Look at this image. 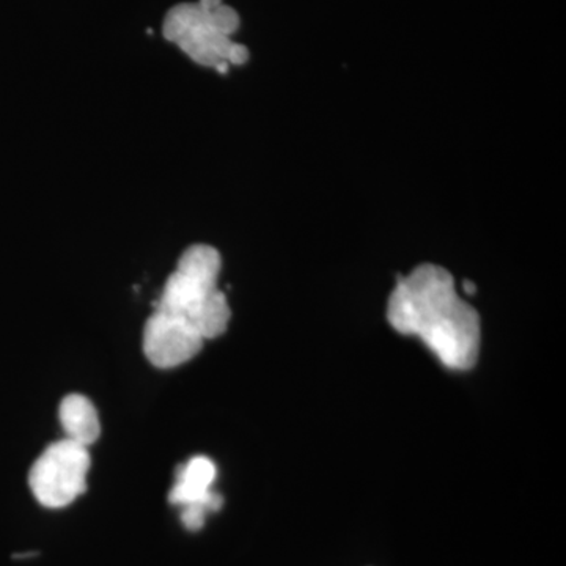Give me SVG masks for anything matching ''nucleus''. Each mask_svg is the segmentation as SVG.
Returning a JSON list of instances; mask_svg holds the SVG:
<instances>
[{"mask_svg": "<svg viewBox=\"0 0 566 566\" xmlns=\"http://www.w3.org/2000/svg\"><path fill=\"white\" fill-rule=\"evenodd\" d=\"M397 333L415 335L450 370L474 367L480 349V318L458 293L452 274L422 264L398 279L387 305Z\"/></svg>", "mask_w": 566, "mask_h": 566, "instance_id": "nucleus-1", "label": "nucleus"}, {"mask_svg": "<svg viewBox=\"0 0 566 566\" xmlns=\"http://www.w3.org/2000/svg\"><path fill=\"white\" fill-rule=\"evenodd\" d=\"M222 260L218 249L196 244L186 249L167 279L155 312L188 324L203 340L219 337L229 326L226 294L219 290Z\"/></svg>", "mask_w": 566, "mask_h": 566, "instance_id": "nucleus-2", "label": "nucleus"}, {"mask_svg": "<svg viewBox=\"0 0 566 566\" xmlns=\"http://www.w3.org/2000/svg\"><path fill=\"white\" fill-rule=\"evenodd\" d=\"M238 28L240 17L232 7L223 6L222 0H199L167 11L163 33L192 62L227 73L249 59L248 48L232 40Z\"/></svg>", "mask_w": 566, "mask_h": 566, "instance_id": "nucleus-3", "label": "nucleus"}, {"mask_svg": "<svg viewBox=\"0 0 566 566\" xmlns=\"http://www.w3.org/2000/svg\"><path fill=\"white\" fill-rule=\"evenodd\" d=\"M91 453L87 447L63 439L48 447L29 472L36 501L48 509H63L87 490Z\"/></svg>", "mask_w": 566, "mask_h": 566, "instance_id": "nucleus-4", "label": "nucleus"}, {"mask_svg": "<svg viewBox=\"0 0 566 566\" xmlns=\"http://www.w3.org/2000/svg\"><path fill=\"white\" fill-rule=\"evenodd\" d=\"M218 469L210 458L193 457L178 469L177 482L170 491V504L182 506L181 521L189 531H200L208 513L218 512L222 497L211 490Z\"/></svg>", "mask_w": 566, "mask_h": 566, "instance_id": "nucleus-5", "label": "nucleus"}, {"mask_svg": "<svg viewBox=\"0 0 566 566\" xmlns=\"http://www.w3.org/2000/svg\"><path fill=\"white\" fill-rule=\"evenodd\" d=\"M203 338L188 324L155 312L144 327V353L158 368H174L199 354Z\"/></svg>", "mask_w": 566, "mask_h": 566, "instance_id": "nucleus-6", "label": "nucleus"}, {"mask_svg": "<svg viewBox=\"0 0 566 566\" xmlns=\"http://www.w3.org/2000/svg\"><path fill=\"white\" fill-rule=\"evenodd\" d=\"M63 430L66 439L77 442V444L87 447L95 444L96 439L102 433L98 412L95 406L84 395L71 394L63 398L61 409H59Z\"/></svg>", "mask_w": 566, "mask_h": 566, "instance_id": "nucleus-7", "label": "nucleus"}, {"mask_svg": "<svg viewBox=\"0 0 566 566\" xmlns=\"http://www.w3.org/2000/svg\"><path fill=\"white\" fill-rule=\"evenodd\" d=\"M464 292L465 294H474L475 293V285L472 282L464 281L463 283Z\"/></svg>", "mask_w": 566, "mask_h": 566, "instance_id": "nucleus-8", "label": "nucleus"}]
</instances>
